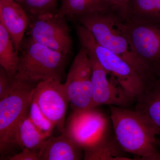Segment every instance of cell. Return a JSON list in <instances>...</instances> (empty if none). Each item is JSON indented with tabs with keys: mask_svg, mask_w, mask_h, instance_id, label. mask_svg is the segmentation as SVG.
Listing matches in <instances>:
<instances>
[{
	"mask_svg": "<svg viewBox=\"0 0 160 160\" xmlns=\"http://www.w3.org/2000/svg\"><path fill=\"white\" fill-rule=\"evenodd\" d=\"M109 106L115 136L121 148L142 160H160L157 149L159 132L154 125L135 110Z\"/></svg>",
	"mask_w": 160,
	"mask_h": 160,
	"instance_id": "cell-1",
	"label": "cell"
},
{
	"mask_svg": "<svg viewBox=\"0 0 160 160\" xmlns=\"http://www.w3.org/2000/svg\"><path fill=\"white\" fill-rule=\"evenodd\" d=\"M115 17L107 12L86 15L75 20L89 30L100 45L128 63L142 80L146 89H149L157 78L140 59L127 38L116 26Z\"/></svg>",
	"mask_w": 160,
	"mask_h": 160,
	"instance_id": "cell-2",
	"label": "cell"
},
{
	"mask_svg": "<svg viewBox=\"0 0 160 160\" xmlns=\"http://www.w3.org/2000/svg\"><path fill=\"white\" fill-rule=\"evenodd\" d=\"M19 51L20 62L14 79L33 84L48 79L61 80L67 56L36 42L31 38L23 39Z\"/></svg>",
	"mask_w": 160,
	"mask_h": 160,
	"instance_id": "cell-3",
	"label": "cell"
},
{
	"mask_svg": "<svg viewBox=\"0 0 160 160\" xmlns=\"http://www.w3.org/2000/svg\"><path fill=\"white\" fill-rule=\"evenodd\" d=\"M76 29L81 47L94 55L107 72L136 100L140 93L146 89L137 72L125 60L100 45L86 27L78 24Z\"/></svg>",
	"mask_w": 160,
	"mask_h": 160,
	"instance_id": "cell-4",
	"label": "cell"
},
{
	"mask_svg": "<svg viewBox=\"0 0 160 160\" xmlns=\"http://www.w3.org/2000/svg\"><path fill=\"white\" fill-rule=\"evenodd\" d=\"M35 87L29 83H19L11 94L0 100L1 154L16 145L18 129L29 113Z\"/></svg>",
	"mask_w": 160,
	"mask_h": 160,
	"instance_id": "cell-5",
	"label": "cell"
},
{
	"mask_svg": "<svg viewBox=\"0 0 160 160\" xmlns=\"http://www.w3.org/2000/svg\"><path fill=\"white\" fill-rule=\"evenodd\" d=\"M115 23L146 67L160 76V23L121 21L117 17Z\"/></svg>",
	"mask_w": 160,
	"mask_h": 160,
	"instance_id": "cell-6",
	"label": "cell"
},
{
	"mask_svg": "<svg viewBox=\"0 0 160 160\" xmlns=\"http://www.w3.org/2000/svg\"><path fill=\"white\" fill-rule=\"evenodd\" d=\"M29 16L27 30L29 38L66 55L71 52L73 42L66 17L58 10Z\"/></svg>",
	"mask_w": 160,
	"mask_h": 160,
	"instance_id": "cell-7",
	"label": "cell"
},
{
	"mask_svg": "<svg viewBox=\"0 0 160 160\" xmlns=\"http://www.w3.org/2000/svg\"><path fill=\"white\" fill-rule=\"evenodd\" d=\"M92 65L88 52L81 47L72 64L66 83L69 102L75 111L89 109L92 100Z\"/></svg>",
	"mask_w": 160,
	"mask_h": 160,
	"instance_id": "cell-8",
	"label": "cell"
},
{
	"mask_svg": "<svg viewBox=\"0 0 160 160\" xmlns=\"http://www.w3.org/2000/svg\"><path fill=\"white\" fill-rule=\"evenodd\" d=\"M96 108L74 110L65 129L66 134L83 150L110 134L108 119Z\"/></svg>",
	"mask_w": 160,
	"mask_h": 160,
	"instance_id": "cell-9",
	"label": "cell"
},
{
	"mask_svg": "<svg viewBox=\"0 0 160 160\" xmlns=\"http://www.w3.org/2000/svg\"><path fill=\"white\" fill-rule=\"evenodd\" d=\"M87 52L92 65V100L89 109L102 105L127 108L136 102L103 68L94 55Z\"/></svg>",
	"mask_w": 160,
	"mask_h": 160,
	"instance_id": "cell-10",
	"label": "cell"
},
{
	"mask_svg": "<svg viewBox=\"0 0 160 160\" xmlns=\"http://www.w3.org/2000/svg\"><path fill=\"white\" fill-rule=\"evenodd\" d=\"M33 99L46 117L65 133V116L69 102L65 84L53 78L40 82L35 87Z\"/></svg>",
	"mask_w": 160,
	"mask_h": 160,
	"instance_id": "cell-11",
	"label": "cell"
},
{
	"mask_svg": "<svg viewBox=\"0 0 160 160\" xmlns=\"http://www.w3.org/2000/svg\"><path fill=\"white\" fill-rule=\"evenodd\" d=\"M0 23L8 32L16 49L19 51L29 23L26 10L14 1L0 0Z\"/></svg>",
	"mask_w": 160,
	"mask_h": 160,
	"instance_id": "cell-12",
	"label": "cell"
},
{
	"mask_svg": "<svg viewBox=\"0 0 160 160\" xmlns=\"http://www.w3.org/2000/svg\"><path fill=\"white\" fill-rule=\"evenodd\" d=\"M83 149L66 132L46 140L38 153L39 160L82 159Z\"/></svg>",
	"mask_w": 160,
	"mask_h": 160,
	"instance_id": "cell-13",
	"label": "cell"
},
{
	"mask_svg": "<svg viewBox=\"0 0 160 160\" xmlns=\"http://www.w3.org/2000/svg\"><path fill=\"white\" fill-rule=\"evenodd\" d=\"M134 110L154 125L160 136V76L137 98Z\"/></svg>",
	"mask_w": 160,
	"mask_h": 160,
	"instance_id": "cell-14",
	"label": "cell"
},
{
	"mask_svg": "<svg viewBox=\"0 0 160 160\" xmlns=\"http://www.w3.org/2000/svg\"><path fill=\"white\" fill-rule=\"evenodd\" d=\"M58 12L66 18L75 20L92 13L109 12L106 0H62Z\"/></svg>",
	"mask_w": 160,
	"mask_h": 160,
	"instance_id": "cell-15",
	"label": "cell"
},
{
	"mask_svg": "<svg viewBox=\"0 0 160 160\" xmlns=\"http://www.w3.org/2000/svg\"><path fill=\"white\" fill-rule=\"evenodd\" d=\"M125 20L160 23V0H129Z\"/></svg>",
	"mask_w": 160,
	"mask_h": 160,
	"instance_id": "cell-16",
	"label": "cell"
},
{
	"mask_svg": "<svg viewBox=\"0 0 160 160\" xmlns=\"http://www.w3.org/2000/svg\"><path fill=\"white\" fill-rule=\"evenodd\" d=\"M122 151L115 136L111 134L95 144L83 149L86 160H128L123 156Z\"/></svg>",
	"mask_w": 160,
	"mask_h": 160,
	"instance_id": "cell-17",
	"label": "cell"
},
{
	"mask_svg": "<svg viewBox=\"0 0 160 160\" xmlns=\"http://www.w3.org/2000/svg\"><path fill=\"white\" fill-rule=\"evenodd\" d=\"M18 51L8 32L0 23V65L9 77L14 78L19 65Z\"/></svg>",
	"mask_w": 160,
	"mask_h": 160,
	"instance_id": "cell-18",
	"label": "cell"
},
{
	"mask_svg": "<svg viewBox=\"0 0 160 160\" xmlns=\"http://www.w3.org/2000/svg\"><path fill=\"white\" fill-rule=\"evenodd\" d=\"M48 138L36 127L28 115L19 126L16 144L24 148L38 151Z\"/></svg>",
	"mask_w": 160,
	"mask_h": 160,
	"instance_id": "cell-19",
	"label": "cell"
},
{
	"mask_svg": "<svg viewBox=\"0 0 160 160\" xmlns=\"http://www.w3.org/2000/svg\"><path fill=\"white\" fill-rule=\"evenodd\" d=\"M28 116L36 127L43 134L48 138L50 136L55 126L42 112L33 98L29 108Z\"/></svg>",
	"mask_w": 160,
	"mask_h": 160,
	"instance_id": "cell-20",
	"label": "cell"
},
{
	"mask_svg": "<svg viewBox=\"0 0 160 160\" xmlns=\"http://www.w3.org/2000/svg\"><path fill=\"white\" fill-rule=\"evenodd\" d=\"M59 0H23L21 6L29 15L57 11Z\"/></svg>",
	"mask_w": 160,
	"mask_h": 160,
	"instance_id": "cell-21",
	"label": "cell"
},
{
	"mask_svg": "<svg viewBox=\"0 0 160 160\" xmlns=\"http://www.w3.org/2000/svg\"><path fill=\"white\" fill-rule=\"evenodd\" d=\"M17 86L13 78L9 77L5 69L0 68V100L9 96Z\"/></svg>",
	"mask_w": 160,
	"mask_h": 160,
	"instance_id": "cell-22",
	"label": "cell"
},
{
	"mask_svg": "<svg viewBox=\"0 0 160 160\" xmlns=\"http://www.w3.org/2000/svg\"><path fill=\"white\" fill-rule=\"evenodd\" d=\"M109 12L122 21L126 19V9L129 0H106Z\"/></svg>",
	"mask_w": 160,
	"mask_h": 160,
	"instance_id": "cell-23",
	"label": "cell"
},
{
	"mask_svg": "<svg viewBox=\"0 0 160 160\" xmlns=\"http://www.w3.org/2000/svg\"><path fill=\"white\" fill-rule=\"evenodd\" d=\"M8 158L9 160H39L38 152L26 148L22 152Z\"/></svg>",
	"mask_w": 160,
	"mask_h": 160,
	"instance_id": "cell-24",
	"label": "cell"
},
{
	"mask_svg": "<svg viewBox=\"0 0 160 160\" xmlns=\"http://www.w3.org/2000/svg\"><path fill=\"white\" fill-rule=\"evenodd\" d=\"M11 1H14V2H16L20 4V5L22 4V3L23 2V0H11Z\"/></svg>",
	"mask_w": 160,
	"mask_h": 160,
	"instance_id": "cell-25",
	"label": "cell"
},
{
	"mask_svg": "<svg viewBox=\"0 0 160 160\" xmlns=\"http://www.w3.org/2000/svg\"><path fill=\"white\" fill-rule=\"evenodd\" d=\"M157 144L158 146H160V138H157Z\"/></svg>",
	"mask_w": 160,
	"mask_h": 160,
	"instance_id": "cell-26",
	"label": "cell"
}]
</instances>
